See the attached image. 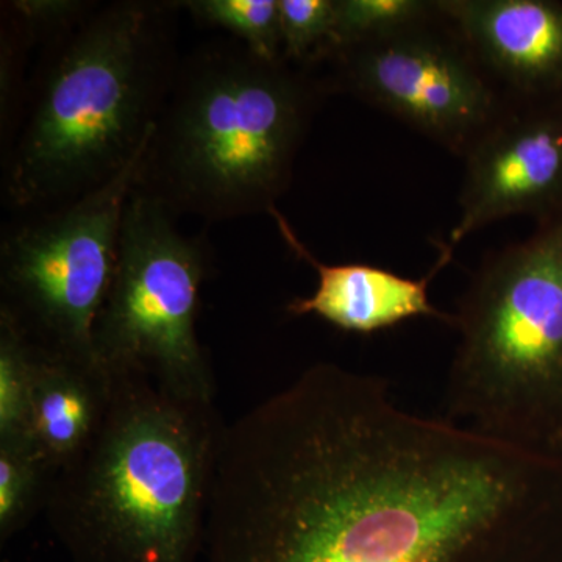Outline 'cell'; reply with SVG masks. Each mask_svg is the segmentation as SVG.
<instances>
[{
  "label": "cell",
  "mask_w": 562,
  "mask_h": 562,
  "mask_svg": "<svg viewBox=\"0 0 562 562\" xmlns=\"http://www.w3.org/2000/svg\"><path fill=\"white\" fill-rule=\"evenodd\" d=\"M176 220L135 187L122 220L116 273L95 322L94 353L110 373L213 403V375L198 336L209 246L184 235Z\"/></svg>",
  "instance_id": "cell-6"
},
{
  "label": "cell",
  "mask_w": 562,
  "mask_h": 562,
  "mask_svg": "<svg viewBox=\"0 0 562 562\" xmlns=\"http://www.w3.org/2000/svg\"><path fill=\"white\" fill-rule=\"evenodd\" d=\"M35 350L24 441L57 473L85 450L109 413L113 376L99 361Z\"/></svg>",
  "instance_id": "cell-12"
},
{
  "label": "cell",
  "mask_w": 562,
  "mask_h": 562,
  "mask_svg": "<svg viewBox=\"0 0 562 562\" xmlns=\"http://www.w3.org/2000/svg\"><path fill=\"white\" fill-rule=\"evenodd\" d=\"M438 7V5H436ZM346 90L465 158L512 103L438 10V16L328 58Z\"/></svg>",
  "instance_id": "cell-8"
},
{
  "label": "cell",
  "mask_w": 562,
  "mask_h": 562,
  "mask_svg": "<svg viewBox=\"0 0 562 562\" xmlns=\"http://www.w3.org/2000/svg\"><path fill=\"white\" fill-rule=\"evenodd\" d=\"M283 241L299 260L317 273V286L308 297L292 299L291 316H317L336 328L355 335H373L414 317H430L453 327L452 313L442 312L430 301V286L438 273L450 265L453 250L436 243L438 260L422 279H408L387 269L361 262L327 265L317 260L299 238L279 209L269 211Z\"/></svg>",
  "instance_id": "cell-11"
},
{
  "label": "cell",
  "mask_w": 562,
  "mask_h": 562,
  "mask_svg": "<svg viewBox=\"0 0 562 562\" xmlns=\"http://www.w3.org/2000/svg\"><path fill=\"white\" fill-rule=\"evenodd\" d=\"M149 140L109 183L27 214L3 235L0 317L36 350L98 361L95 322L116 273L125 205Z\"/></svg>",
  "instance_id": "cell-7"
},
{
  "label": "cell",
  "mask_w": 562,
  "mask_h": 562,
  "mask_svg": "<svg viewBox=\"0 0 562 562\" xmlns=\"http://www.w3.org/2000/svg\"><path fill=\"white\" fill-rule=\"evenodd\" d=\"M513 103L562 102V2L557 0H438Z\"/></svg>",
  "instance_id": "cell-10"
},
{
  "label": "cell",
  "mask_w": 562,
  "mask_h": 562,
  "mask_svg": "<svg viewBox=\"0 0 562 562\" xmlns=\"http://www.w3.org/2000/svg\"><path fill=\"white\" fill-rule=\"evenodd\" d=\"M54 472L31 443L0 442V542L24 530L46 505Z\"/></svg>",
  "instance_id": "cell-13"
},
{
  "label": "cell",
  "mask_w": 562,
  "mask_h": 562,
  "mask_svg": "<svg viewBox=\"0 0 562 562\" xmlns=\"http://www.w3.org/2000/svg\"><path fill=\"white\" fill-rule=\"evenodd\" d=\"M111 376L101 430L52 480V531L70 562H201L224 430L214 403Z\"/></svg>",
  "instance_id": "cell-3"
},
{
  "label": "cell",
  "mask_w": 562,
  "mask_h": 562,
  "mask_svg": "<svg viewBox=\"0 0 562 562\" xmlns=\"http://www.w3.org/2000/svg\"><path fill=\"white\" fill-rule=\"evenodd\" d=\"M283 60L310 66L336 50V0H279Z\"/></svg>",
  "instance_id": "cell-17"
},
{
  "label": "cell",
  "mask_w": 562,
  "mask_h": 562,
  "mask_svg": "<svg viewBox=\"0 0 562 562\" xmlns=\"http://www.w3.org/2000/svg\"><path fill=\"white\" fill-rule=\"evenodd\" d=\"M465 160L460 220L447 246L505 217L562 214V102L512 103Z\"/></svg>",
  "instance_id": "cell-9"
},
{
  "label": "cell",
  "mask_w": 562,
  "mask_h": 562,
  "mask_svg": "<svg viewBox=\"0 0 562 562\" xmlns=\"http://www.w3.org/2000/svg\"><path fill=\"white\" fill-rule=\"evenodd\" d=\"M35 350L0 317V442L24 439L31 408Z\"/></svg>",
  "instance_id": "cell-16"
},
{
  "label": "cell",
  "mask_w": 562,
  "mask_h": 562,
  "mask_svg": "<svg viewBox=\"0 0 562 562\" xmlns=\"http://www.w3.org/2000/svg\"><path fill=\"white\" fill-rule=\"evenodd\" d=\"M180 2L103 3L46 44L3 154V195L25 214L65 205L124 171L154 133L180 58Z\"/></svg>",
  "instance_id": "cell-2"
},
{
  "label": "cell",
  "mask_w": 562,
  "mask_h": 562,
  "mask_svg": "<svg viewBox=\"0 0 562 562\" xmlns=\"http://www.w3.org/2000/svg\"><path fill=\"white\" fill-rule=\"evenodd\" d=\"M435 16H438L436 2L336 0V50L351 44L386 38Z\"/></svg>",
  "instance_id": "cell-15"
},
{
  "label": "cell",
  "mask_w": 562,
  "mask_h": 562,
  "mask_svg": "<svg viewBox=\"0 0 562 562\" xmlns=\"http://www.w3.org/2000/svg\"><path fill=\"white\" fill-rule=\"evenodd\" d=\"M330 83L241 41L180 58L136 188L176 216L231 221L277 209Z\"/></svg>",
  "instance_id": "cell-4"
},
{
  "label": "cell",
  "mask_w": 562,
  "mask_h": 562,
  "mask_svg": "<svg viewBox=\"0 0 562 562\" xmlns=\"http://www.w3.org/2000/svg\"><path fill=\"white\" fill-rule=\"evenodd\" d=\"M192 20L222 29L265 60H283L279 0H188Z\"/></svg>",
  "instance_id": "cell-14"
},
{
  "label": "cell",
  "mask_w": 562,
  "mask_h": 562,
  "mask_svg": "<svg viewBox=\"0 0 562 562\" xmlns=\"http://www.w3.org/2000/svg\"><path fill=\"white\" fill-rule=\"evenodd\" d=\"M453 317L447 419L562 457V214L487 257Z\"/></svg>",
  "instance_id": "cell-5"
},
{
  "label": "cell",
  "mask_w": 562,
  "mask_h": 562,
  "mask_svg": "<svg viewBox=\"0 0 562 562\" xmlns=\"http://www.w3.org/2000/svg\"><path fill=\"white\" fill-rule=\"evenodd\" d=\"M201 562H562V457L317 362L224 425Z\"/></svg>",
  "instance_id": "cell-1"
}]
</instances>
